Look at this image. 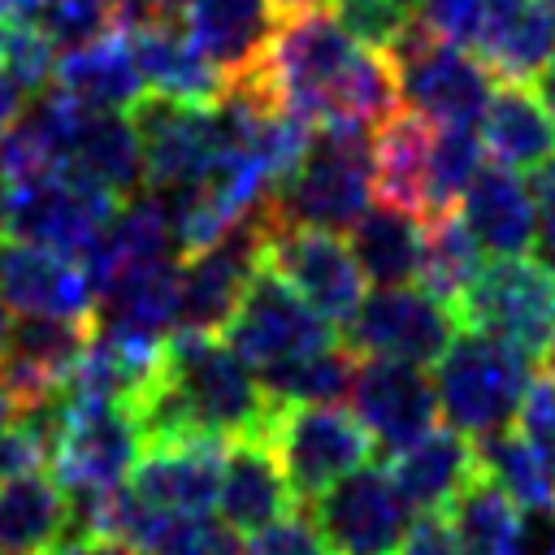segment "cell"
<instances>
[{
  "label": "cell",
  "instance_id": "1",
  "mask_svg": "<svg viewBox=\"0 0 555 555\" xmlns=\"http://www.w3.org/2000/svg\"><path fill=\"white\" fill-rule=\"evenodd\" d=\"M282 26L269 35L251 74L234 82H251L282 113L304 126H360L373 130L399 108L395 69L382 48L356 39L325 9L278 17Z\"/></svg>",
  "mask_w": 555,
  "mask_h": 555
},
{
  "label": "cell",
  "instance_id": "2",
  "mask_svg": "<svg viewBox=\"0 0 555 555\" xmlns=\"http://www.w3.org/2000/svg\"><path fill=\"white\" fill-rule=\"evenodd\" d=\"M130 408L139 416L143 447L178 438L230 442L264 434L273 399L221 334L173 330L165 338L160 369Z\"/></svg>",
  "mask_w": 555,
  "mask_h": 555
},
{
  "label": "cell",
  "instance_id": "3",
  "mask_svg": "<svg viewBox=\"0 0 555 555\" xmlns=\"http://www.w3.org/2000/svg\"><path fill=\"white\" fill-rule=\"evenodd\" d=\"M373 204V130L317 126L295 169L264 195V225L351 230Z\"/></svg>",
  "mask_w": 555,
  "mask_h": 555
},
{
  "label": "cell",
  "instance_id": "4",
  "mask_svg": "<svg viewBox=\"0 0 555 555\" xmlns=\"http://www.w3.org/2000/svg\"><path fill=\"white\" fill-rule=\"evenodd\" d=\"M538 373V360L486 330L460 325L451 347L434 360V399L451 429L481 442L516 425L520 399Z\"/></svg>",
  "mask_w": 555,
  "mask_h": 555
},
{
  "label": "cell",
  "instance_id": "5",
  "mask_svg": "<svg viewBox=\"0 0 555 555\" xmlns=\"http://www.w3.org/2000/svg\"><path fill=\"white\" fill-rule=\"evenodd\" d=\"M386 61L395 69L399 104L434 126H477L499 87L490 65L468 43L442 39L421 22H412L386 48Z\"/></svg>",
  "mask_w": 555,
  "mask_h": 555
},
{
  "label": "cell",
  "instance_id": "6",
  "mask_svg": "<svg viewBox=\"0 0 555 555\" xmlns=\"http://www.w3.org/2000/svg\"><path fill=\"white\" fill-rule=\"evenodd\" d=\"M117 195L100 191L95 182L78 178L74 169L56 165L17 182H4L0 191V234L26 238L52 251H65L82 260L108 217L117 212Z\"/></svg>",
  "mask_w": 555,
  "mask_h": 555
},
{
  "label": "cell",
  "instance_id": "7",
  "mask_svg": "<svg viewBox=\"0 0 555 555\" xmlns=\"http://www.w3.org/2000/svg\"><path fill=\"white\" fill-rule=\"evenodd\" d=\"M460 325L507 338L538 364L555 360V278L525 256H494L455 308Z\"/></svg>",
  "mask_w": 555,
  "mask_h": 555
},
{
  "label": "cell",
  "instance_id": "8",
  "mask_svg": "<svg viewBox=\"0 0 555 555\" xmlns=\"http://www.w3.org/2000/svg\"><path fill=\"white\" fill-rule=\"evenodd\" d=\"M264 442L273 447L299 503L330 490L343 473L360 468L373 451L364 425L338 403H273Z\"/></svg>",
  "mask_w": 555,
  "mask_h": 555
},
{
  "label": "cell",
  "instance_id": "9",
  "mask_svg": "<svg viewBox=\"0 0 555 555\" xmlns=\"http://www.w3.org/2000/svg\"><path fill=\"white\" fill-rule=\"evenodd\" d=\"M221 338L230 343V351L260 377L295 356H308L317 347L338 343L334 325L269 264L256 269L251 286L243 291L230 325L221 330Z\"/></svg>",
  "mask_w": 555,
  "mask_h": 555
},
{
  "label": "cell",
  "instance_id": "10",
  "mask_svg": "<svg viewBox=\"0 0 555 555\" xmlns=\"http://www.w3.org/2000/svg\"><path fill=\"white\" fill-rule=\"evenodd\" d=\"M65 395V390H61ZM143 455V429L130 403H69L56 434L48 473L61 481L65 499H91L130 477Z\"/></svg>",
  "mask_w": 555,
  "mask_h": 555
},
{
  "label": "cell",
  "instance_id": "11",
  "mask_svg": "<svg viewBox=\"0 0 555 555\" xmlns=\"http://www.w3.org/2000/svg\"><path fill=\"white\" fill-rule=\"evenodd\" d=\"M264 264V212L251 208L221 238L182 256L178 264V325L195 334H221Z\"/></svg>",
  "mask_w": 555,
  "mask_h": 555
},
{
  "label": "cell",
  "instance_id": "12",
  "mask_svg": "<svg viewBox=\"0 0 555 555\" xmlns=\"http://www.w3.org/2000/svg\"><path fill=\"white\" fill-rule=\"evenodd\" d=\"M460 317L425 286H373L351 321L343 325V343L356 356H386L429 369L455 338Z\"/></svg>",
  "mask_w": 555,
  "mask_h": 555
},
{
  "label": "cell",
  "instance_id": "13",
  "mask_svg": "<svg viewBox=\"0 0 555 555\" xmlns=\"http://www.w3.org/2000/svg\"><path fill=\"white\" fill-rule=\"evenodd\" d=\"M334 555H395L412 520V503L399 494L395 477L377 464L343 473L330 490L304 503Z\"/></svg>",
  "mask_w": 555,
  "mask_h": 555
},
{
  "label": "cell",
  "instance_id": "14",
  "mask_svg": "<svg viewBox=\"0 0 555 555\" xmlns=\"http://www.w3.org/2000/svg\"><path fill=\"white\" fill-rule=\"evenodd\" d=\"M143 152V186L178 191L212 173L221 152V126L212 104H182L165 95H143L130 113Z\"/></svg>",
  "mask_w": 555,
  "mask_h": 555
},
{
  "label": "cell",
  "instance_id": "15",
  "mask_svg": "<svg viewBox=\"0 0 555 555\" xmlns=\"http://www.w3.org/2000/svg\"><path fill=\"white\" fill-rule=\"evenodd\" d=\"M264 264L278 269L330 325H347L364 299V273L338 230L264 225Z\"/></svg>",
  "mask_w": 555,
  "mask_h": 555
},
{
  "label": "cell",
  "instance_id": "16",
  "mask_svg": "<svg viewBox=\"0 0 555 555\" xmlns=\"http://www.w3.org/2000/svg\"><path fill=\"white\" fill-rule=\"evenodd\" d=\"M347 403H351V416L373 438V447L386 455L421 438L438 416L434 377L421 364L386 360V356H360Z\"/></svg>",
  "mask_w": 555,
  "mask_h": 555
},
{
  "label": "cell",
  "instance_id": "17",
  "mask_svg": "<svg viewBox=\"0 0 555 555\" xmlns=\"http://www.w3.org/2000/svg\"><path fill=\"white\" fill-rule=\"evenodd\" d=\"M95 321L78 317H17L0 351V390L17 412L56 399L91 338Z\"/></svg>",
  "mask_w": 555,
  "mask_h": 555
},
{
  "label": "cell",
  "instance_id": "18",
  "mask_svg": "<svg viewBox=\"0 0 555 555\" xmlns=\"http://www.w3.org/2000/svg\"><path fill=\"white\" fill-rule=\"evenodd\" d=\"M0 299L17 317L95 321V286L82 260L0 234Z\"/></svg>",
  "mask_w": 555,
  "mask_h": 555
},
{
  "label": "cell",
  "instance_id": "19",
  "mask_svg": "<svg viewBox=\"0 0 555 555\" xmlns=\"http://www.w3.org/2000/svg\"><path fill=\"white\" fill-rule=\"evenodd\" d=\"M178 264L182 256H160L104 282L95 295V330L134 347H165L178 325Z\"/></svg>",
  "mask_w": 555,
  "mask_h": 555
},
{
  "label": "cell",
  "instance_id": "20",
  "mask_svg": "<svg viewBox=\"0 0 555 555\" xmlns=\"http://www.w3.org/2000/svg\"><path fill=\"white\" fill-rule=\"evenodd\" d=\"M299 499L273 455V447L264 442V434L251 438H230L225 455H221V481H217V516L238 533L251 538L260 529H269L273 520H282L286 512H295Z\"/></svg>",
  "mask_w": 555,
  "mask_h": 555
},
{
  "label": "cell",
  "instance_id": "21",
  "mask_svg": "<svg viewBox=\"0 0 555 555\" xmlns=\"http://www.w3.org/2000/svg\"><path fill=\"white\" fill-rule=\"evenodd\" d=\"M143 87L165 100L182 104H217L225 95L221 69L204 56V48L191 39L182 17H143L126 26Z\"/></svg>",
  "mask_w": 555,
  "mask_h": 555
},
{
  "label": "cell",
  "instance_id": "22",
  "mask_svg": "<svg viewBox=\"0 0 555 555\" xmlns=\"http://www.w3.org/2000/svg\"><path fill=\"white\" fill-rule=\"evenodd\" d=\"M61 165L74 169L78 178L95 182L100 191L117 195V199H130L134 191H143L139 134H134L130 117L113 113V108H91V104L74 100L69 121H65Z\"/></svg>",
  "mask_w": 555,
  "mask_h": 555
},
{
  "label": "cell",
  "instance_id": "23",
  "mask_svg": "<svg viewBox=\"0 0 555 555\" xmlns=\"http://www.w3.org/2000/svg\"><path fill=\"white\" fill-rule=\"evenodd\" d=\"M221 438H178L143 447L139 464L130 468V490L156 507L178 512H212L217 507V481H221Z\"/></svg>",
  "mask_w": 555,
  "mask_h": 555
},
{
  "label": "cell",
  "instance_id": "24",
  "mask_svg": "<svg viewBox=\"0 0 555 555\" xmlns=\"http://www.w3.org/2000/svg\"><path fill=\"white\" fill-rule=\"evenodd\" d=\"M460 221L486 256H525L538 230L533 186L507 165H481L460 195Z\"/></svg>",
  "mask_w": 555,
  "mask_h": 555
},
{
  "label": "cell",
  "instance_id": "25",
  "mask_svg": "<svg viewBox=\"0 0 555 555\" xmlns=\"http://www.w3.org/2000/svg\"><path fill=\"white\" fill-rule=\"evenodd\" d=\"M468 48L499 82H533L555 56V13L546 0H486Z\"/></svg>",
  "mask_w": 555,
  "mask_h": 555
},
{
  "label": "cell",
  "instance_id": "26",
  "mask_svg": "<svg viewBox=\"0 0 555 555\" xmlns=\"http://www.w3.org/2000/svg\"><path fill=\"white\" fill-rule=\"evenodd\" d=\"M386 473L412 512H447V503L477 477V442L451 425H429L421 438L390 451Z\"/></svg>",
  "mask_w": 555,
  "mask_h": 555
},
{
  "label": "cell",
  "instance_id": "27",
  "mask_svg": "<svg viewBox=\"0 0 555 555\" xmlns=\"http://www.w3.org/2000/svg\"><path fill=\"white\" fill-rule=\"evenodd\" d=\"M52 87H61L65 95H74V100H82L91 108H113V113H130L147 95L126 26L100 35L91 43L65 48L56 56Z\"/></svg>",
  "mask_w": 555,
  "mask_h": 555
},
{
  "label": "cell",
  "instance_id": "28",
  "mask_svg": "<svg viewBox=\"0 0 555 555\" xmlns=\"http://www.w3.org/2000/svg\"><path fill=\"white\" fill-rule=\"evenodd\" d=\"M434 121L395 108L382 126H373V199L425 217V186H429V147H434Z\"/></svg>",
  "mask_w": 555,
  "mask_h": 555
},
{
  "label": "cell",
  "instance_id": "29",
  "mask_svg": "<svg viewBox=\"0 0 555 555\" xmlns=\"http://www.w3.org/2000/svg\"><path fill=\"white\" fill-rule=\"evenodd\" d=\"M182 22L225 82L251 74L273 35L269 0H191L182 9Z\"/></svg>",
  "mask_w": 555,
  "mask_h": 555
},
{
  "label": "cell",
  "instance_id": "30",
  "mask_svg": "<svg viewBox=\"0 0 555 555\" xmlns=\"http://www.w3.org/2000/svg\"><path fill=\"white\" fill-rule=\"evenodd\" d=\"M477 126L486 152L516 173H533L555 160V117L529 82H499Z\"/></svg>",
  "mask_w": 555,
  "mask_h": 555
},
{
  "label": "cell",
  "instance_id": "31",
  "mask_svg": "<svg viewBox=\"0 0 555 555\" xmlns=\"http://www.w3.org/2000/svg\"><path fill=\"white\" fill-rule=\"evenodd\" d=\"M364 282L373 286H412L421 278V247H425V221L416 212L369 204L351 221L347 238Z\"/></svg>",
  "mask_w": 555,
  "mask_h": 555
},
{
  "label": "cell",
  "instance_id": "32",
  "mask_svg": "<svg viewBox=\"0 0 555 555\" xmlns=\"http://www.w3.org/2000/svg\"><path fill=\"white\" fill-rule=\"evenodd\" d=\"M65 533L69 499L48 468L0 481V555H48Z\"/></svg>",
  "mask_w": 555,
  "mask_h": 555
},
{
  "label": "cell",
  "instance_id": "33",
  "mask_svg": "<svg viewBox=\"0 0 555 555\" xmlns=\"http://www.w3.org/2000/svg\"><path fill=\"white\" fill-rule=\"evenodd\" d=\"M447 520L455 529L460 555H516V533H520V507L490 481L477 477L447 503Z\"/></svg>",
  "mask_w": 555,
  "mask_h": 555
},
{
  "label": "cell",
  "instance_id": "34",
  "mask_svg": "<svg viewBox=\"0 0 555 555\" xmlns=\"http://www.w3.org/2000/svg\"><path fill=\"white\" fill-rule=\"evenodd\" d=\"M486 251L477 247V238L468 234V225L460 221V212H442L434 221H425V247H421V286L442 299L447 308H460L464 291L477 282Z\"/></svg>",
  "mask_w": 555,
  "mask_h": 555
},
{
  "label": "cell",
  "instance_id": "35",
  "mask_svg": "<svg viewBox=\"0 0 555 555\" xmlns=\"http://www.w3.org/2000/svg\"><path fill=\"white\" fill-rule=\"evenodd\" d=\"M360 356L338 338L330 347H317L308 356H295L269 373H260V386L273 403H338L351 390Z\"/></svg>",
  "mask_w": 555,
  "mask_h": 555
},
{
  "label": "cell",
  "instance_id": "36",
  "mask_svg": "<svg viewBox=\"0 0 555 555\" xmlns=\"http://www.w3.org/2000/svg\"><path fill=\"white\" fill-rule=\"evenodd\" d=\"M477 468L481 477H490L516 507H538V503H555V486H551V468L546 455L512 425L499 429L490 438L477 442Z\"/></svg>",
  "mask_w": 555,
  "mask_h": 555
},
{
  "label": "cell",
  "instance_id": "37",
  "mask_svg": "<svg viewBox=\"0 0 555 555\" xmlns=\"http://www.w3.org/2000/svg\"><path fill=\"white\" fill-rule=\"evenodd\" d=\"M486 165V143L477 126H438L429 147V186H425V217L434 221L442 212H455L464 186Z\"/></svg>",
  "mask_w": 555,
  "mask_h": 555
},
{
  "label": "cell",
  "instance_id": "38",
  "mask_svg": "<svg viewBox=\"0 0 555 555\" xmlns=\"http://www.w3.org/2000/svg\"><path fill=\"white\" fill-rule=\"evenodd\" d=\"M61 48L48 39L39 22H0V69L22 87V95H39L56 78Z\"/></svg>",
  "mask_w": 555,
  "mask_h": 555
},
{
  "label": "cell",
  "instance_id": "39",
  "mask_svg": "<svg viewBox=\"0 0 555 555\" xmlns=\"http://www.w3.org/2000/svg\"><path fill=\"white\" fill-rule=\"evenodd\" d=\"M35 22L65 52V48H78V43H91V39L117 30L121 26V0H43Z\"/></svg>",
  "mask_w": 555,
  "mask_h": 555
},
{
  "label": "cell",
  "instance_id": "40",
  "mask_svg": "<svg viewBox=\"0 0 555 555\" xmlns=\"http://www.w3.org/2000/svg\"><path fill=\"white\" fill-rule=\"evenodd\" d=\"M338 22L369 48L386 52L416 22V4L412 0H338Z\"/></svg>",
  "mask_w": 555,
  "mask_h": 555
},
{
  "label": "cell",
  "instance_id": "41",
  "mask_svg": "<svg viewBox=\"0 0 555 555\" xmlns=\"http://www.w3.org/2000/svg\"><path fill=\"white\" fill-rule=\"evenodd\" d=\"M247 555H334L330 542L321 538V529L312 525L308 507L299 503L295 512H286L282 520H273L269 529L251 533Z\"/></svg>",
  "mask_w": 555,
  "mask_h": 555
},
{
  "label": "cell",
  "instance_id": "42",
  "mask_svg": "<svg viewBox=\"0 0 555 555\" xmlns=\"http://www.w3.org/2000/svg\"><path fill=\"white\" fill-rule=\"evenodd\" d=\"M412 4H416L421 26H429L442 39H455V43H473L481 9H486V0H412Z\"/></svg>",
  "mask_w": 555,
  "mask_h": 555
},
{
  "label": "cell",
  "instance_id": "43",
  "mask_svg": "<svg viewBox=\"0 0 555 555\" xmlns=\"http://www.w3.org/2000/svg\"><path fill=\"white\" fill-rule=\"evenodd\" d=\"M395 555H460V542H455L447 512H412Z\"/></svg>",
  "mask_w": 555,
  "mask_h": 555
},
{
  "label": "cell",
  "instance_id": "44",
  "mask_svg": "<svg viewBox=\"0 0 555 555\" xmlns=\"http://www.w3.org/2000/svg\"><path fill=\"white\" fill-rule=\"evenodd\" d=\"M533 199H538V230H533V251L538 264L555 278V160L533 169Z\"/></svg>",
  "mask_w": 555,
  "mask_h": 555
},
{
  "label": "cell",
  "instance_id": "45",
  "mask_svg": "<svg viewBox=\"0 0 555 555\" xmlns=\"http://www.w3.org/2000/svg\"><path fill=\"white\" fill-rule=\"evenodd\" d=\"M516 555H555V503L520 507Z\"/></svg>",
  "mask_w": 555,
  "mask_h": 555
},
{
  "label": "cell",
  "instance_id": "46",
  "mask_svg": "<svg viewBox=\"0 0 555 555\" xmlns=\"http://www.w3.org/2000/svg\"><path fill=\"white\" fill-rule=\"evenodd\" d=\"M191 0H121V26L143 22V17H182Z\"/></svg>",
  "mask_w": 555,
  "mask_h": 555
},
{
  "label": "cell",
  "instance_id": "47",
  "mask_svg": "<svg viewBox=\"0 0 555 555\" xmlns=\"http://www.w3.org/2000/svg\"><path fill=\"white\" fill-rule=\"evenodd\" d=\"M22 108H26L22 87H17V82H13V78L0 69V134H4V130L17 121V113H22Z\"/></svg>",
  "mask_w": 555,
  "mask_h": 555
},
{
  "label": "cell",
  "instance_id": "48",
  "mask_svg": "<svg viewBox=\"0 0 555 555\" xmlns=\"http://www.w3.org/2000/svg\"><path fill=\"white\" fill-rule=\"evenodd\" d=\"M43 0H0V22H35Z\"/></svg>",
  "mask_w": 555,
  "mask_h": 555
},
{
  "label": "cell",
  "instance_id": "49",
  "mask_svg": "<svg viewBox=\"0 0 555 555\" xmlns=\"http://www.w3.org/2000/svg\"><path fill=\"white\" fill-rule=\"evenodd\" d=\"M325 4H338V0H269L273 17H295V13H312V9H325Z\"/></svg>",
  "mask_w": 555,
  "mask_h": 555
},
{
  "label": "cell",
  "instance_id": "50",
  "mask_svg": "<svg viewBox=\"0 0 555 555\" xmlns=\"http://www.w3.org/2000/svg\"><path fill=\"white\" fill-rule=\"evenodd\" d=\"M533 82H538V100H542V104H546V113L555 117V56L538 69V78H533Z\"/></svg>",
  "mask_w": 555,
  "mask_h": 555
},
{
  "label": "cell",
  "instance_id": "51",
  "mask_svg": "<svg viewBox=\"0 0 555 555\" xmlns=\"http://www.w3.org/2000/svg\"><path fill=\"white\" fill-rule=\"evenodd\" d=\"M95 555H139V551H130L121 542H95Z\"/></svg>",
  "mask_w": 555,
  "mask_h": 555
},
{
  "label": "cell",
  "instance_id": "52",
  "mask_svg": "<svg viewBox=\"0 0 555 555\" xmlns=\"http://www.w3.org/2000/svg\"><path fill=\"white\" fill-rule=\"evenodd\" d=\"M13 416H17V408H13V399H9L4 390H0V429H4V425H9Z\"/></svg>",
  "mask_w": 555,
  "mask_h": 555
},
{
  "label": "cell",
  "instance_id": "53",
  "mask_svg": "<svg viewBox=\"0 0 555 555\" xmlns=\"http://www.w3.org/2000/svg\"><path fill=\"white\" fill-rule=\"evenodd\" d=\"M4 343H9V308L0 299V351H4Z\"/></svg>",
  "mask_w": 555,
  "mask_h": 555
},
{
  "label": "cell",
  "instance_id": "54",
  "mask_svg": "<svg viewBox=\"0 0 555 555\" xmlns=\"http://www.w3.org/2000/svg\"><path fill=\"white\" fill-rule=\"evenodd\" d=\"M542 455H546V468H551V486H555V442H551Z\"/></svg>",
  "mask_w": 555,
  "mask_h": 555
},
{
  "label": "cell",
  "instance_id": "55",
  "mask_svg": "<svg viewBox=\"0 0 555 555\" xmlns=\"http://www.w3.org/2000/svg\"><path fill=\"white\" fill-rule=\"evenodd\" d=\"M221 555H247V551H243V546L234 542V546H230V551H221Z\"/></svg>",
  "mask_w": 555,
  "mask_h": 555
},
{
  "label": "cell",
  "instance_id": "56",
  "mask_svg": "<svg viewBox=\"0 0 555 555\" xmlns=\"http://www.w3.org/2000/svg\"><path fill=\"white\" fill-rule=\"evenodd\" d=\"M546 9H551V13H555V0H546Z\"/></svg>",
  "mask_w": 555,
  "mask_h": 555
}]
</instances>
